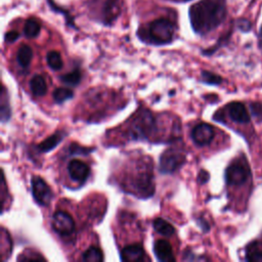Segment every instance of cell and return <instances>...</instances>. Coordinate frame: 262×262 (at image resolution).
Returning a JSON list of instances; mask_svg holds the SVG:
<instances>
[{"label": "cell", "instance_id": "cell-20", "mask_svg": "<svg viewBox=\"0 0 262 262\" xmlns=\"http://www.w3.org/2000/svg\"><path fill=\"white\" fill-rule=\"evenodd\" d=\"M46 59H47V64L49 66L50 69H52L54 71H58L62 68L63 62H62L59 52L54 51V50L48 52Z\"/></svg>", "mask_w": 262, "mask_h": 262}, {"label": "cell", "instance_id": "cell-2", "mask_svg": "<svg viewBox=\"0 0 262 262\" xmlns=\"http://www.w3.org/2000/svg\"><path fill=\"white\" fill-rule=\"evenodd\" d=\"M175 27L168 18H158L148 24L145 36L147 40L155 44H166L172 41Z\"/></svg>", "mask_w": 262, "mask_h": 262}, {"label": "cell", "instance_id": "cell-3", "mask_svg": "<svg viewBox=\"0 0 262 262\" xmlns=\"http://www.w3.org/2000/svg\"><path fill=\"white\" fill-rule=\"evenodd\" d=\"M157 129V121L149 111L140 112L132 121L130 135L133 138H147Z\"/></svg>", "mask_w": 262, "mask_h": 262}, {"label": "cell", "instance_id": "cell-1", "mask_svg": "<svg viewBox=\"0 0 262 262\" xmlns=\"http://www.w3.org/2000/svg\"><path fill=\"white\" fill-rule=\"evenodd\" d=\"M225 15V0H202L189 9L191 26L196 33L202 35L217 28Z\"/></svg>", "mask_w": 262, "mask_h": 262}, {"label": "cell", "instance_id": "cell-9", "mask_svg": "<svg viewBox=\"0 0 262 262\" xmlns=\"http://www.w3.org/2000/svg\"><path fill=\"white\" fill-rule=\"evenodd\" d=\"M215 132L213 126L207 123H200L191 131V139L199 146L209 144L214 138Z\"/></svg>", "mask_w": 262, "mask_h": 262}, {"label": "cell", "instance_id": "cell-5", "mask_svg": "<svg viewBox=\"0 0 262 262\" xmlns=\"http://www.w3.org/2000/svg\"><path fill=\"white\" fill-rule=\"evenodd\" d=\"M131 187L139 195L149 196L154 193V175L150 169H141L131 178Z\"/></svg>", "mask_w": 262, "mask_h": 262}, {"label": "cell", "instance_id": "cell-30", "mask_svg": "<svg viewBox=\"0 0 262 262\" xmlns=\"http://www.w3.org/2000/svg\"><path fill=\"white\" fill-rule=\"evenodd\" d=\"M259 39H260V44H261V46H262V27H261L260 34H259Z\"/></svg>", "mask_w": 262, "mask_h": 262}, {"label": "cell", "instance_id": "cell-7", "mask_svg": "<svg viewBox=\"0 0 262 262\" xmlns=\"http://www.w3.org/2000/svg\"><path fill=\"white\" fill-rule=\"evenodd\" d=\"M32 193L35 201L41 206H48L51 203L53 193L47 183L39 176L32 178Z\"/></svg>", "mask_w": 262, "mask_h": 262}, {"label": "cell", "instance_id": "cell-21", "mask_svg": "<svg viewBox=\"0 0 262 262\" xmlns=\"http://www.w3.org/2000/svg\"><path fill=\"white\" fill-rule=\"evenodd\" d=\"M246 259L249 261H262V249L257 244H251L246 251Z\"/></svg>", "mask_w": 262, "mask_h": 262}, {"label": "cell", "instance_id": "cell-22", "mask_svg": "<svg viewBox=\"0 0 262 262\" xmlns=\"http://www.w3.org/2000/svg\"><path fill=\"white\" fill-rule=\"evenodd\" d=\"M74 96V92L66 87H60L54 90L53 92V98L55 100V102L57 103H62L66 100L71 99Z\"/></svg>", "mask_w": 262, "mask_h": 262}, {"label": "cell", "instance_id": "cell-18", "mask_svg": "<svg viewBox=\"0 0 262 262\" xmlns=\"http://www.w3.org/2000/svg\"><path fill=\"white\" fill-rule=\"evenodd\" d=\"M82 260L85 262H100L103 260V255L98 247L92 246L83 253Z\"/></svg>", "mask_w": 262, "mask_h": 262}, {"label": "cell", "instance_id": "cell-29", "mask_svg": "<svg viewBox=\"0 0 262 262\" xmlns=\"http://www.w3.org/2000/svg\"><path fill=\"white\" fill-rule=\"evenodd\" d=\"M198 179H199V181H200L201 183H205V182H207V181H208V179H209V174H208V172H206V171L202 170V171L200 172L199 176H198Z\"/></svg>", "mask_w": 262, "mask_h": 262}, {"label": "cell", "instance_id": "cell-6", "mask_svg": "<svg viewBox=\"0 0 262 262\" xmlns=\"http://www.w3.org/2000/svg\"><path fill=\"white\" fill-rule=\"evenodd\" d=\"M185 162V154L179 148H169L160 158L159 169L162 173L170 174L177 171Z\"/></svg>", "mask_w": 262, "mask_h": 262}, {"label": "cell", "instance_id": "cell-28", "mask_svg": "<svg viewBox=\"0 0 262 262\" xmlns=\"http://www.w3.org/2000/svg\"><path fill=\"white\" fill-rule=\"evenodd\" d=\"M18 37H19V34L16 31H10L5 34V41L11 43V42H14Z\"/></svg>", "mask_w": 262, "mask_h": 262}, {"label": "cell", "instance_id": "cell-26", "mask_svg": "<svg viewBox=\"0 0 262 262\" xmlns=\"http://www.w3.org/2000/svg\"><path fill=\"white\" fill-rule=\"evenodd\" d=\"M250 108L253 116L262 119V102H253L251 103Z\"/></svg>", "mask_w": 262, "mask_h": 262}, {"label": "cell", "instance_id": "cell-25", "mask_svg": "<svg viewBox=\"0 0 262 262\" xmlns=\"http://www.w3.org/2000/svg\"><path fill=\"white\" fill-rule=\"evenodd\" d=\"M202 80L207 83V84H220L222 81V78L214 73L211 72H207V71H203L202 72Z\"/></svg>", "mask_w": 262, "mask_h": 262}, {"label": "cell", "instance_id": "cell-19", "mask_svg": "<svg viewBox=\"0 0 262 262\" xmlns=\"http://www.w3.org/2000/svg\"><path fill=\"white\" fill-rule=\"evenodd\" d=\"M41 30V26L39 21L35 18H29L27 19L25 27H24V33L26 37L28 38H35L39 35Z\"/></svg>", "mask_w": 262, "mask_h": 262}, {"label": "cell", "instance_id": "cell-13", "mask_svg": "<svg viewBox=\"0 0 262 262\" xmlns=\"http://www.w3.org/2000/svg\"><path fill=\"white\" fill-rule=\"evenodd\" d=\"M154 250H155V254H156L157 258L160 261H163V262L175 261L173 250H172V247L169 242H167L165 239L157 241L155 244Z\"/></svg>", "mask_w": 262, "mask_h": 262}, {"label": "cell", "instance_id": "cell-15", "mask_svg": "<svg viewBox=\"0 0 262 262\" xmlns=\"http://www.w3.org/2000/svg\"><path fill=\"white\" fill-rule=\"evenodd\" d=\"M63 135L62 133L60 132H56L54 133L53 135L49 136L48 138H46L44 141H42L41 143H39L37 145V148L43 152H46V151H49L51 149H53L63 138Z\"/></svg>", "mask_w": 262, "mask_h": 262}, {"label": "cell", "instance_id": "cell-8", "mask_svg": "<svg viewBox=\"0 0 262 262\" xmlns=\"http://www.w3.org/2000/svg\"><path fill=\"white\" fill-rule=\"evenodd\" d=\"M52 227L60 235H70L75 230V222L72 216L64 211H56L52 217Z\"/></svg>", "mask_w": 262, "mask_h": 262}, {"label": "cell", "instance_id": "cell-4", "mask_svg": "<svg viewBox=\"0 0 262 262\" xmlns=\"http://www.w3.org/2000/svg\"><path fill=\"white\" fill-rule=\"evenodd\" d=\"M250 167L245 157L234 160L225 171V180L228 185L237 186L244 184L250 178Z\"/></svg>", "mask_w": 262, "mask_h": 262}, {"label": "cell", "instance_id": "cell-12", "mask_svg": "<svg viewBox=\"0 0 262 262\" xmlns=\"http://www.w3.org/2000/svg\"><path fill=\"white\" fill-rule=\"evenodd\" d=\"M144 250L139 244H132L126 246L121 252L122 260L127 262H139L144 260Z\"/></svg>", "mask_w": 262, "mask_h": 262}, {"label": "cell", "instance_id": "cell-24", "mask_svg": "<svg viewBox=\"0 0 262 262\" xmlns=\"http://www.w3.org/2000/svg\"><path fill=\"white\" fill-rule=\"evenodd\" d=\"M1 121L4 123L10 118V106L8 103V99L6 97V90L3 87L2 94H1Z\"/></svg>", "mask_w": 262, "mask_h": 262}, {"label": "cell", "instance_id": "cell-23", "mask_svg": "<svg viewBox=\"0 0 262 262\" xmlns=\"http://www.w3.org/2000/svg\"><path fill=\"white\" fill-rule=\"evenodd\" d=\"M81 78H82V75H81V72L79 70H74L63 76L60 77V81L64 84H68V85H78L81 81Z\"/></svg>", "mask_w": 262, "mask_h": 262}, {"label": "cell", "instance_id": "cell-14", "mask_svg": "<svg viewBox=\"0 0 262 262\" xmlns=\"http://www.w3.org/2000/svg\"><path fill=\"white\" fill-rule=\"evenodd\" d=\"M30 89L35 96H43L47 92V84L40 75L34 76L30 81Z\"/></svg>", "mask_w": 262, "mask_h": 262}, {"label": "cell", "instance_id": "cell-11", "mask_svg": "<svg viewBox=\"0 0 262 262\" xmlns=\"http://www.w3.org/2000/svg\"><path fill=\"white\" fill-rule=\"evenodd\" d=\"M227 114L229 118L236 123L246 124L250 121V116L248 110L242 102H231L227 105Z\"/></svg>", "mask_w": 262, "mask_h": 262}, {"label": "cell", "instance_id": "cell-17", "mask_svg": "<svg viewBox=\"0 0 262 262\" xmlns=\"http://www.w3.org/2000/svg\"><path fill=\"white\" fill-rule=\"evenodd\" d=\"M152 226L157 232L164 236H171L175 232L174 227L163 218H156L152 222Z\"/></svg>", "mask_w": 262, "mask_h": 262}, {"label": "cell", "instance_id": "cell-16", "mask_svg": "<svg viewBox=\"0 0 262 262\" xmlns=\"http://www.w3.org/2000/svg\"><path fill=\"white\" fill-rule=\"evenodd\" d=\"M32 57H33V50L30 46L23 45L18 48L16 53V60L21 68H27L31 63Z\"/></svg>", "mask_w": 262, "mask_h": 262}, {"label": "cell", "instance_id": "cell-27", "mask_svg": "<svg viewBox=\"0 0 262 262\" xmlns=\"http://www.w3.org/2000/svg\"><path fill=\"white\" fill-rule=\"evenodd\" d=\"M91 150H92V149H89V148H86V147H81V146L77 145L76 143L70 145L71 155H76V154H83V155H86V154L90 152Z\"/></svg>", "mask_w": 262, "mask_h": 262}, {"label": "cell", "instance_id": "cell-10", "mask_svg": "<svg viewBox=\"0 0 262 262\" xmlns=\"http://www.w3.org/2000/svg\"><path fill=\"white\" fill-rule=\"evenodd\" d=\"M68 172L74 181L84 182L88 178L90 170L87 164L75 159L68 164Z\"/></svg>", "mask_w": 262, "mask_h": 262}]
</instances>
